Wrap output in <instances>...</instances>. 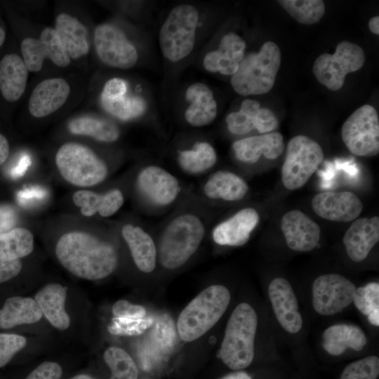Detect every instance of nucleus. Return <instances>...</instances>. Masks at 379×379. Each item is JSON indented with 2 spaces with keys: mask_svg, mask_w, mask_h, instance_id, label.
<instances>
[{
  "mask_svg": "<svg viewBox=\"0 0 379 379\" xmlns=\"http://www.w3.org/2000/svg\"><path fill=\"white\" fill-rule=\"evenodd\" d=\"M55 255L72 274L88 280L107 277L115 270L118 261L113 246L79 231L66 233L58 239Z\"/></svg>",
  "mask_w": 379,
  "mask_h": 379,
  "instance_id": "obj_1",
  "label": "nucleus"
},
{
  "mask_svg": "<svg viewBox=\"0 0 379 379\" xmlns=\"http://www.w3.org/2000/svg\"><path fill=\"white\" fill-rule=\"evenodd\" d=\"M230 301L229 290L212 285L197 295L181 312L178 319L180 338L193 341L209 331L226 311Z\"/></svg>",
  "mask_w": 379,
  "mask_h": 379,
  "instance_id": "obj_2",
  "label": "nucleus"
},
{
  "mask_svg": "<svg viewBox=\"0 0 379 379\" xmlns=\"http://www.w3.org/2000/svg\"><path fill=\"white\" fill-rule=\"evenodd\" d=\"M258 317L248 303L239 304L227 324L219 356L232 370L247 368L254 357Z\"/></svg>",
  "mask_w": 379,
  "mask_h": 379,
  "instance_id": "obj_3",
  "label": "nucleus"
},
{
  "mask_svg": "<svg viewBox=\"0 0 379 379\" xmlns=\"http://www.w3.org/2000/svg\"><path fill=\"white\" fill-rule=\"evenodd\" d=\"M281 65V52L273 41L262 44L258 53L245 55L231 85L243 96L268 93L273 87Z\"/></svg>",
  "mask_w": 379,
  "mask_h": 379,
  "instance_id": "obj_4",
  "label": "nucleus"
},
{
  "mask_svg": "<svg viewBox=\"0 0 379 379\" xmlns=\"http://www.w3.org/2000/svg\"><path fill=\"white\" fill-rule=\"evenodd\" d=\"M205 232L204 224L192 214L174 218L164 231L159 246L162 265L170 270L184 265L196 252Z\"/></svg>",
  "mask_w": 379,
  "mask_h": 379,
  "instance_id": "obj_5",
  "label": "nucleus"
},
{
  "mask_svg": "<svg viewBox=\"0 0 379 379\" xmlns=\"http://www.w3.org/2000/svg\"><path fill=\"white\" fill-rule=\"evenodd\" d=\"M199 21V11L191 4H180L171 10L159 34L160 49L166 59L178 62L192 52Z\"/></svg>",
  "mask_w": 379,
  "mask_h": 379,
  "instance_id": "obj_6",
  "label": "nucleus"
},
{
  "mask_svg": "<svg viewBox=\"0 0 379 379\" xmlns=\"http://www.w3.org/2000/svg\"><path fill=\"white\" fill-rule=\"evenodd\" d=\"M55 164L65 180L79 187L97 185L108 173L102 159L91 148L77 142L63 144L56 153Z\"/></svg>",
  "mask_w": 379,
  "mask_h": 379,
  "instance_id": "obj_7",
  "label": "nucleus"
},
{
  "mask_svg": "<svg viewBox=\"0 0 379 379\" xmlns=\"http://www.w3.org/2000/svg\"><path fill=\"white\" fill-rule=\"evenodd\" d=\"M319 144L303 135L292 138L288 142L281 168V180L290 190L302 187L314 173L324 159Z\"/></svg>",
  "mask_w": 379,
  "mask_h": 379,
  "instance_id": "obj_8",
  "label": "nucleus"
},
{
  "mask_svg": "<svg viewBox=\"0 0 379 379\" xmlns=\"http://www.w3.org/2000/svg\"><path fill=\"white\" fill-rule=\"evenodd\" d=\"M365 62L362 48L350 41L340 42L333 54L323 53L314 61L313 73L319 83L336 91L345 83L347 74L359 70Z\"/></svg>",
  "mask_w": 379,
  "mask_h": 379,
  "instance_id": "obj_9",
  "label": "nucleus"
},
{
  "mask_svg": "<svg viewBox=\"0 0 379 379\" xmlns=\"http://www.w3.org/2000/svg\"><path fill=\"white\" fill-rule=\"evenodd\" d=\"M343 141L348 150L359 157H372L379 152V118L376 109L364 105L344 122Z\"/></svg>",
  "mask_w": 379,
  "mask_h": 379,
  "instance_id": "obj_10",
  "label": "nucleus"
},
{
  "mask_svg": "<svg viewBox=\"0 0 379 379\" xmlns=\"http://www.w3.org/2000/svg\"><path fill=\"white\" fill-rule=\"evenodd\" d=\"M94 46L100 60L112 67L131 68L138 59L135 47L122 30L112 24H102L95 28Z\"/></svg>",
  "mask_w": 379,
  "mask_h": 379,
  "instance_id": "obj_11",
  "label": "nucleus"
},
{
  "mask_svg": "<svg viewBox=\"0 0 379 379\" xmlns=\"http://www.w3.org/2000/svg\"><path fill=\"white\" fill-rule=\"evenodd\" d=\"M356 286L338 274H326L317 277L312 284V305L314 310L324 316L340 312L354 299Z\"/></svg>",
  "mask_w": 379,
  "mask_h": 379,
  "instance_id": "obj_12",
  "label": "nucleus"
},
{
  "mask_svg": "<svg viewBox=\"0 0 379 379\" xmlns=\"http://www.w3.org/2000/svg\"><path fill=\"white\" fill-rule=\"evenodd\" d=\"M20 48L23 61L29 72H39L46 59L61 67L70 63L69 56L55 29L52 27L44 28L38 39H24Z\"/></svg>",
  "mask_w": 379,
  "mask_h": 379,
  "instance_id": "obj_13",
  "label": "nucleus"
},
{
  "mask_svg": "<svg viewBox=\"0 0 379 379\" xmlns=\"http://www.w3.org/2000/svg\"><path fill=\"white\" fill-rule=\"evenodd\" d=\"M314 212L320 218L334 222H351L356 220L363 210V204L353 192H324L312 200Z\"/></svg>",
  "mask_w": 379,
  "mask_h": 379,
  "instance_id": "obj_14",
  "label": "nucleus"
},
{
  "mask_svg": "<svg viewBox=\"0 0 379 379\" xmlns=\"http://www.w3.org/2000/svg\"><path fill=\"white\" fill-rule=\"evenodd\" d=\"M229 131L235 135H245L253 130L264 134L277 128L278 120L274 112L253 99H245L238 112L230 113L226 117Z\"/></svg>",
  "mask_w": 379,
  "mask_h": 379,
  "instance_id": "obj_15",
  "label": "nucleus"
},
{
  "mask_svg": "<svg viewBox=\"0 0 379 379\" xmlns=\"http://www.w3.org/2000/svg\"><path fill=\"white\" fill-rule=\"evenodd\" d=\"M281 230L288 246L295 251L314 248L320 239L319 225L299 210L286 213L281 220Z\"/></svg>",
  "mask_w": 379,
  "mask_h": 379,
  "instance_id": "obj_16",
  "label": "nucleus"
},
{
  "mask_svg": "<svg viewBox=\"0 0 379 379\" xmlns=\"http://www.w3.org/2000/svg\"><path fill=\"white\" fill-rule=\"evenodd\" d=\"M246 47V41L239 35L229 32L222 37L217 49L204 55V68L211 73L233 76L245 56Z\"/></svg>",
  "mask_w": 379,
  "mask_h": 379,
  "instance_id": "obj_17",
  "label": "nucleus"
},
{
  "mask_svg": "<svg viewBox=\"0 0 379 379\" xmlns=\"http://www.w3.org/2000/svg\"><path fill=\"white\" fill-rule=\"evenodd\" d=\"M268 294L282 328L291 333L298 332L302 328V319L298 311V300L289 282L281 277L273 279L269 286Z\"/></svg>",
  "mask_w": 379,
  "mask_h": 379,
  "instance_id": "obj_18",
  "label": "nucleus"
},
{
  "mask_svg": "<svg viewBox=\"0 0 379 379\" xmlns=\"http://www.w3.org/2000/svg\"><path fill=\"white\" fill-rule=\"evenodd\" d=\"M137 185L147 198L158 205L171 204L180 192L176 178L157 166L145 168L138 176Z\"/></svg>",
  "mask_w": 379,
  "mask_h": 379,
  "instance_id": "obj_19",
  "label": "nucleus"
},
{
  "mask_svg": "<svg viewBox=\"0 0 379 379\" xmlns=\"http://www.w3.org/2000/svg\"><path fill=\"white\" fill-rule=\"evenodd\" d=\"M69 93L70 86L63 79H45L32 91L29 100V111L36 118L50 115L65 103Z\"/></svg>",
  "mask_w": 379,
  "mask_h": 379,
  "instance_id": "obj_20",
  "label": "nucleus"
},
{
  "mask_svg": "<svg viewBox=\"0 0 379 379\" xmlns=\"http://www.w3.org/2000/svg\"><path fill=\"white\" fill-rule=\"evenodd\" d=\"M379 241V218H360L346 231L343 241L346 252L354 262H361Z\"/></svg>",
  "mask_w": 379,
  "mask_h": 379,
  "instance_id": "obj_21",
  "label": "nucleus"
},
{
  "mask_svg": "<svg viewBox=\"0 0 379 379\" xmlns=\"http://www.w3.org/2000/svg\"><path fill=\"white\" fill-rule=\"evenodd\" d=\"M258 222L259 215L256 210L243 208L215 227L213 240L222 246H242L248 241Z\"/></svg>",
  "mask_w": 379,
  "mask_h": 379,
  "instance_id": "obj_22",
  "label": "nucleus"
},
{
  "mask_svg": "<svg viewBox=\"0 0 379 379\" xmlns=\"http://www.w3.org/2000/svg\"><path fill=\"white\" fill-rule=\"evenodd\" d=\"M232 148L239 161L253 164L262 155L267 159H277L284 149V142L281 133L273 132L237 140Z\"/></svg>",
  "mask_w": 379,
  "mask_h": 379,
  "instance_id": "obj_23",
  "label": "nucleus"
},
{
  "mask_svg": "<svg viewBox=\"0 0 379 379\" xmlns=\"http://www.w3.org/2000/svg\"><path fill=\"white\" fill-rule=\"evenodd\" d=\"M185 98L189 105L185 112V119L191 126L201 127L210 124L217 116L218 106L210 87L195 82L186 91Z\"/></svg>",
  "mask_w": 379,
  "mask_h": 379,
  "instance_id": "obj_24",
  "label": "nucleus"
},
{
  "mask_svg": "<svg viewBox=\"0 0 379 379\" xmlns=\"http://www.w3.org/2000/svg\"><path fill=\"white\" fill-rule=\"evenodd\" d=\"M28 69L18 55H6L0 61V91L8 102H15L23 94L28 77Z\"/></svg>",
  "mask_w": 379,
  "mask_h": 379,
  "instance_id": "obj_25",
  "label": "nucleus"
},
{
  "mask_svg": "<svg viewBox=\"0 0 379 379\" xmlns=\"http://www.w3.org/2000/svg\"><path fill=\"white\" fill-rule=\"evenodd\" d=\"M55 29L70 58L78 59L88 53L87 29L77 18L60 13L56 18Z\"/></svg>",
  "mask_w": 379,
  "mask_h": 379,
  "instance_id": "obj_26",
  "label": "nucleus"
},
{
  "mask_svg": "<svg viewBox=\"0 0 379 379\" xmlns=\"http://www.w3.org/2000/svg\"><path fill=\"white\" fill-rule=\"evenodd\" d=\"M67 288L59 284L45 286L35 295L34 300L48 321L60 331L66 330L70 319L65 311Z\"/></svg>",
  "mask_w": 379,
  "mask_h": 379,
  "instance_id": "obj_27",
  "label": "nucleus"
},
{
  "mask_svg": "<svg viewBox=\"0 0 379 379\" xmlns=\"http://www.w3.org/2000/svg\"><path fill=\"white\" fill-rule=\"evenodd\" d=\"M122 237L127 243L138 268L145 273L152 272L156 266V247L152 237L140 227L125 225Z\"/></svg>",
  "mask_w": 379,
  "mask_h": 379,
  "instance_id": "obj_28",
  "label": "nucleus"
},
{
  "mask_svg": "<svg viewBox=\"0 0 379 379\" xmlns=\"http://www.w3.org/2000/svg\"><path fill=\"white\" fill-rule=\"evenodd\" d=\"M323 347L333 356L342 354L347 348L361 351L366 344L363 331L352 324H335L326 328L322 335Z\"/></svg>",
  "mask_w": 379,
  "mask_h": 379,
  "instance_id": "obj_29",
  "label": "nucleus"
},
{
  "mask_svg": "<svg viewBox=\"0 0 379 379\" xmlns=\"http://www.w3.org/2000/svg\"><path fill=\"white\" fill-rule=\"evenodd\" d=\"M72 199L85 216L98 213L102 217H109L114 214L124 204V196L119 190H112L103 194L89 190H79L74 192Z\"/></svg>",
  "mask_w": 379,
  "mask_h": 379,
  "instance_id": "obj_30",
  "label": "nucleus"
},
{
  "mask_svg": "<svg viewBox=\"0 0 379 379\" xmlns=\"http://www.w3.org/2000/svg\"><path fill=\"white\" fill-rule=\"evenodd\" d=\"M42 314L34 299L10 297L0 310V328L7 329L18 325L34 324L41 319Z\"/></svg>",
  "mask_w": 379,
  "mask_h": 379,
  "instance_id": "obj_31",
  "label": "nucleus"
},
{
  "mask_svg": "<svg viewBox=\"0 0 379 379\" xmlns=\"http://www.w3.org/2000/svg\"><path fill=\"white\" fill-rule=\"evenodd\" d=\"M248 190L244 179L227 171H219L212 174L204 187L208 197L230 201L241 199Z\"/></svg>",
  "mask_w": 379,
  "mask_h": 379,
  "instance_id": "obj_32",
  "label": "nucleus"
},
{
  "mask_svg": "<svg viewBox=\"0 0 379 379\" xmlns=\"http://www.w3.org/2000/svg\"><path fill=\"white\" fill-rule=\"evenodd\" d=\"M68 129L73 134L90 136L101 142H114L119 137V130L114 124L89 116L72 119L68 124Z\"/></svg>",
  "mask_w": 379,
  "mask_h": 379,
  "instance_id": "obj_33",
  "label": "nucleus"
},
{
  "mask_svg": "<svg viewBox=\"0 0 379 379\" xmlns=\"http://www.w3.org/2000/svg\"><path fill=\"white\" fill-rule=\"evenodd\" d=\"M33 248V234L25 228H14L0 234V258L19 260L30 254Z\"/></svg>",
  "mask_w": 379,
  "mask_h": 379,
  "instance_id": "obj_34",
  "label": "nucleus"
},
{
  "mask_svg": "<svg viewBox=\"0 0 379 379\" xmlns=\"http://www.w3.org/2000/svg\"><path fill=\"white\" fill-rule=\"evenodd\" d=\"M217 161V154L211 144L197 142L189 150L179 152L178 162L187 172L200 173L211 168Z\"/></svg>",
  "mask_w": 379,
  "mask_h": 379,
  "instance_id": "obj_35",
  "label": "nucleus"
},
{
  "mask_svg": "<svg viewBox=\"0 0 379 379\" xmlns=\"http://www.w3.org/2000/svg\"><path fill=\"white\" fill-rule=\"evenodd\" d=\"M103 109L112 116L123 121L135 119L143 114L146 103L140 96L126 94L112 100L100 97Z\"/></svg>",
  "mask_w": 379,
  "mask_h": 379,
  "instance_id": "obj_36",
  "label": "nucleus"
},
{
  "mask_svg": "<svg viewBox=\"0 0 379 379\" xmlns=\"http://www.w3.org/2000/svg\"><path fill=\"white\" fill-rule=\"evenodd\" d=\"M278 2L291 17L303 25L319 22L325 13L324 2L321 0H281Z\"/></svg>",
  "mask_w": 379,
  "mask_h": 379,
  "instance_id": "obj_37",
  "label": "nucleus"
},
{
  "mask_svg": "<svg viewBox=\"0 0 379 379\" xmlns=\"http://www.w3.org/2000/svg\"><path fill=\"white\" fill-rule=\"evenodd\" d=\"M103 358L111 370L112 376L109 379H138V367L124 350L110 347L104 352Z\"/></svg>",
  "mask_w": 379,
  "mask_h": 379,
  "instance_id": "obj_38",
  "label": "nucleus"
},
{
  "mask_svg": "<svg viewBox=\"0 0 379 379\" xmlns=\"http://www.w3.org/2000/svg\"><path fill=\"white\" fill-rule=\"evenodd\" d=\"M357 308L368 317V321L379 326V284L371 282L356 288L353 299Z\"/></svg>",
  "mask_w": 379,
  "mask_h": 379,
  "instance_id": "obj_39",
  "label": "nucleus"
},
{
  "mask_svg": "<svg viewBox=\"0 0 379 379\" xmlns=\"http://www.w3.org/2000/svg\"><path fill=\"white\" fill-rule=\"evenodd\" d=\"M379 375V359L369 356L348 364L340 379H376Z\"/></svg>",
  "mask_w": 379,
  "mask_h": 379,
  "instance_id": "obj_40",
  "label": "nucleus"
},
{
  "mask_svg": "<svg viewBox=\"0 0 379 379\" xmlns=\"http://www.w3.org/2000/svg\"><path fill=\"white\" fill-rule=\"evenodd\" d=\"M154 322L149 317L141 319L114 317L108 326L109 331L114 335H135L142 333Z\"/></svg>",
  "mask_w": 379,
  "mask_h": 379,
  "instance_id": "obj_41",
  "label": "nucleus"
},
{
  "mask_svg": "<svg viewBox=\"0 0 379 379\" xmlns=\"http://www.w3.org/2000/svg\"><path fill=\"white\" fill-rule=\"evenodd\" d=\"M26 344V338L22 335L0 333V368L5 366Z\"/></svg>",
  "mask_w": 379,
  "mask_h": 379,
  "instance_id": "obj_42",
  "label": "nucleus"
},
{
  "mask_svg": "<svg viewBox=\"0 0 379 379\" xmlns=\"http://www.w3.org/2000/svg\"><path fill=\"white\" fill-rule=\"evenodd\" d=\"M112 314L117 318L141 319L146 316L145 308L131 304L125 300L116 302L112 307Z\"/></svg>",
  "mask_w": 379,
  "mask_h": 379,
  "instance_id": "obj_43",
  "label": "nucleus"
},
{
  "mask_svg": "<svg viewBox=\"0 0 379 379\" xmlns=\"http://www.w3.org/2000/svg\"><path fill=\"white\" fill-rule=\"evenodd\" d=\"M48 195L47 190L38 185L29 186L19 190L16 194L17 201L24 207H29L44 200Z\"/></svg>",
  "mask_w": 379,
  "mask_h": 379,
  "instance_id": "obj_44",
  "label": "nucleus"
},
{
  "mask_svg": "<svg viewBox=\"0 0 379 379\" xmlns=\"http://www.w3.org/2000/svg\"><path fill=\"white\" fill-rule=\"evenodd\" d=\"M62 369L60 364L45 361L34 369L25 379H60Z\"/></svg>",
  "mask_w": 379,
  "mask_h": 379,
  "instance_id": "obj_45",
  "label": "nucleus"
},
{
  "mask_svg": "<svg viewBox=\"0 0 379 379\" xmlns=\"http://www.w3.org/2000/svg\"><path fill=\"white\" fill-rule=\"evenodd\" d=\"M127 82L121 78H112L105 84L100 97L112 100L126 94Z\"/></svg>",
  "mask_w": 379,
  "mask_h": 379,
  "instance_id": "obj_46",
  "label": "nucleus"
},
{
  "mask_svg": "<svg viewBox=\"0 0 379 379\" xmlns=\"http://www.w3.org/2000/svg\"><path fill=\"white\" fill-rule=\"evenodd\" d=\"M18 213L15 208L10 204H0V234L7 232L16 225Z\"/></svg>",
  "mask_w": 379,
  "mask_h": 379,
  "instance_id": "obj_47",
  "label": "nucleus"
},
{
  "mask_svg": "<svg viewBox=\"0 0 379 379\" xmlns=\"http://www.w3.org/2000/svg\"><path fill=\"white\" fill-rule=\"evenodd\" d=\"M22 269L20 260H6L0 258V284L16 277Z\"/></svg>",
  "mask_w": 379,
  "mask_h": 379,
  "instance_id": "obj_48",
  "label": "nucleus"
},
{
  "mask_svg": "<svg viewBox=\"0 0 379 379\" xmlns=\"http://www.w3.org/2000/svg\"><path fill=\"white\" fill-rule=\"evenodd\" d=\"M31 164L30 156L26 153L22 154L9 169V175L13 179L21 178L25 175Z\"/></svg>",
  "mask_w": 379,
  "mask_h": 379,
  "instance_id": "obj_49",
  "label": "nucleus"
},
{
  "mask_svg": "<svg viewBox=\"0 0 379 379\" xmlns=\"http://www.w3.org/2000/svg\"><path fill=\"white\" fill-rule=\"evenodd\" d=\"M9 154V145L4 135L0 133V165L7 159Z\"/></svg>",
  "mask_w": 379,
  "mask_h": 379,
  "instance_id": "obj_50",
  "label": "nucleus"
},
{
  "mask_svg": "<svg viewBox=\"0 0 379 379\" xmlns=\"http://www.w3.org/2000/svg\"><path fill=\"white\" fill-rule=\"evenodd\" d=\"M220 379H252L251 377L245 371H236L229 373Z\"/></svg>",
  "mask_w": 379,
  "mask_h": 379,
  "instance_id": "obj_51",
  "label": "nucleus"
},
{
  "mask_svg": "<svg viewBox=\"0 0 379 379\" xmlns=\"http://www.w3.org/2000/svg\"><path fill=\"white\" fill-rule=\"evenodd\" d=\"M368 29L372 33L377 35L379 34V17L378 16H375L369 20Z\"/></svg>",
  "mask_w": 379,
  "mask_h": 379,
  "instance_id": "obj_52",
  "label": "nucleus"
},
{
  "mask_svg": "<svg viewBox=\"0 0 379 379\" xmlns=\"http://www.w3.org/2000/svg\"><path fill=\"white\" fill-rule=\"evenodd\" d=\"M5 38H6L5 31L4 30L2 27H0V46L4 42Z\"/></svg>",
  "mask_w": 379,
  "mask_h": 379,
  "instance_id": "obj_53",
  "label": "nucleus"
},
{
  "mask_svg": "<svg viewBox=\"0 0 379 379\" xmlns=\"http://www.w3.org/2000/svg\"><path fill=\"white\" fill-rule=\"evenodd\" d=\"M71 379H94V378L88 375L80 374V375H75Z\"/></svg>",
  "mask_w": 379,
  "mask_h": 379,
  "instance_id": "obj_54",
  "label": "nucleus"
}]
</instances>
